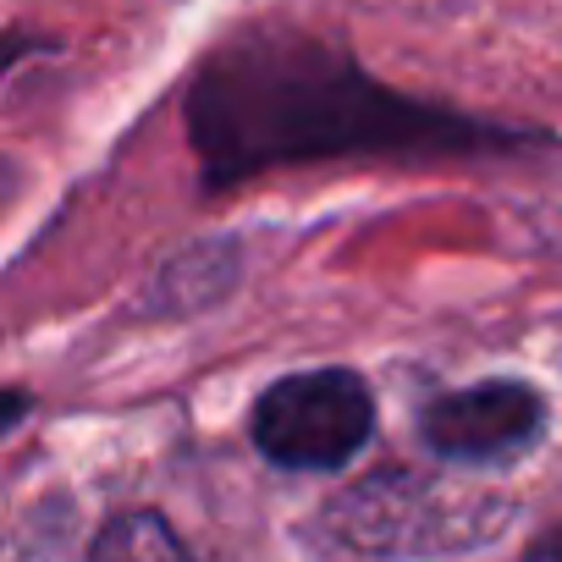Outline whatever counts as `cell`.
I'll return each mask as SVG.
<instances>
[{"label": "cell", "mask_w": 562, "mask_h": 562, "mask_svg": "<svg viewBox=\"0 0 562 562\" xmlns=\"http://www.w3.org/2000/svg\"><path fill=\"white\" fill-rule=\"evenodd\" d=\"M204 188L321 160H480L540 144L414 94L386 89L364 61L304 29H243L210 50L182 100Z\"/></svg>", "instance_id": "1"}, {"label": "cell", "mask_w": 562, "mask_h": 562, "mask_svg": "<svg viewBox=\"0 0 562 562\" xmlns=\"http://www.w3.org/2000/svg\"><path fill=\"white\" fill-rule=\"evenodd\" d=\"M40 50V34H29V29H12V34H0V78H7L23 56H34Z\"/></svg>", "instance_id": "6"}, {"label": "cell", "mask_w": 562, "mask_h": 562, "mask_svg": "<svg viewBox=\"0 0 562 562\" xmlns=\"http://www.w3.org/2000/svg\"><path fill=\"white\" fill-rule=\"evenodd\" d=\"M0 193H7V171H0Z\"/></svg>", "instance_id": "9"}, {"label": "cell", "mask_w": 562, "mask_h": 562, "mask_svg": "<svg viewBox=\"0 0 562 562\" xmlns=\"http://www.w3.org/2000/svg\"><path fill=\"white\" fill-rule=\"evenodd\" d=\"M507 502L491 491L447 485L419 469H375L342 485L304 529L321 557H441L474 551L502 535Z\"/></svg>", "instance_id": "2"}, {"label": "cell", "mask_w": 562, "mask_h": 562, "mask_svg": "<svg viewBox=\"0 0 562 562\" xmlns=\"http://www.w3.org/2000/svg\"><path fill=\"white\" fill-rule=\"evenodd\" d=\"M23 414H29V397L23 392H0V436H7Z\"/></svg>", "instance_id": "7"}, {"label": "cell", "mask_w": 562, "mask_h": 562, "mask_svg": "<svg viewBox=\"0 0 562 562\" xmlns=\"http://www.w3.org/2000/svg\"><path fill=\"white\" fill-rule=\"evenodd\" d=\"M529 557H562V529H551V535H540V540L529 546Z\"/></svg>", "instance_id": "8"}, {"label": "cell", "mask_w": 562, "mask_h": 562, "mask_svg": "<svg viewBox=\"0 0 562 562\" xmlns=\"http://www.w3.org/2000/svg\"><path fill=\"white\" fill-rule=\"evenodd\" d=\"M546 425V403L529 381H480L425 403L419 436L430 452L452 463H507L535 447Z\"/></svg>", "instance_id": "4"}, {"label": "cell", "mask_w": 562, "mask_h": 562, "mask_svg": "<svg viewBox=\"0 0 562 562\" xmlns=\"http://www.w3.org/2000/svg\"><path fill=\"white\" fill-rule=\"evenodd\" d=\"M248 430L276 469L331 474L364 452L375 430V397L353 370H299L265 386Z\"/></svg>", "instance_id": "3"}, {"label": "cell", "mask_w": 562, "mask_h": 562, "mask_svg": "<svg viewBox=\"0 0 562 562\" xmlns=\"http://www.w3.org/2000/svg\"><path fill=\"white\" fill-rule=\"evenodd\" d=\"M89 551L94 557H188L182 535L160 513H122V518H111L89 540Z\"/></svg>", "instance_id": "5"}]
</instances>
